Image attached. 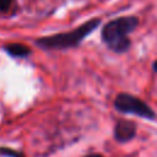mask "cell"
Wrapping results in <instances>:
<instances>
[{
  "mask_svg": "<svg viewBox=\"0 0 157 157\" xmlns=\"http://www.w3.org/2000/svg\"><path fill=\"white\" fill-rule=\"evenodd\" d=\"M139 20L135 16H123L108 22L102 29V40L115 52L124 53L130 48L129 34L136 28Z\"/></svg>",
  "mask_w": 157,
  "mask_h": 157,
  "instance_id": "cell-1",
  "label": "cell"
},
{
  "mask_svg": "<svg viewBox=\"0 0 157 157\" xmlns=\"http://www.w3.org/2000/svg\"><path fill=\"white\" fill-rule=\"evenodd\" d=\"M101 23L99 18H93L91 21L85 22L80 27L65 32V33H59L54 34L50 37H44L37 40V44L42 48L45 49H67V48H74L77 47L90 33H92L98 25Z\"/></svg>",
  "mask_w": 157,
  "mask_h": 157,
  "instance_id": "cell-2",
  "label": "cell"
},
{
  "mask_svg": "<svg viewBox=\"0 0 157 157\" xmlns=\"http://www.w3.org/2000/svg\"><path fill=\"white\" fill-rule=\"evenodd\" d=\"M114 107L124 114H134L144 119L153 120L156 117L155 112L147 103L129 93H119L114 99Z\"/></svg>",
  "mask_w": 157,
  "mask_h": 157,
  "instance_id": "cell-3",
  "label": "cell"
},
{
  "mask_svg": "<svg viewBox=\"0 0 157 157\" xmlns=\"http://www.w3.org/2000/svg\"><path fill=\"white\" fill-rule=\"evenodd\" d=\"M136 135V126L130 120L120 119L117 121L114 128V137L119 142H128Z\"/></svg>",
  "mask_w": 157,
  "mask_h": 157,
  "instance_id": "cell-4",
  "label": "cell"
},
{
  "mask_svg": "<svg viewBox=\"0 0 157 157\" xmlns=\"http://www.w3.org/2000/svg\"><path fill=\"white\" fill-rule=\"evenodd\" d=\"M6 50L9 52L10 55L12 56H26L29 54V49L23 45V44H18V43H12L9 44L6 47Z\"/></svg>",
  "mask_w": 157,
  "mask_h": 157,
  "instance_id": "cell-5",
  "label": "cell"
},
{
  "mask_svg": "<svg viewBox=\"0 0 157 157\" xmlns=\"http://www.w3.org/2000/svg\"><path fill=\"white\" fill-rule=\"evenodd\" d=\"M11 2H12V0H0V11L1 12L7 11L9 7L11 6Z\"/></svg>",
  "mask_w": 157,
  "mask_h": 157,
  "instance_id": "cell-6",
  "label": "cell"
},
{
  "mask_svg": "<svg viewBox=\"0 0 157 157\" xmlns=\"http://www.w3.org/2000/svg\"><path fill=\"white\" fill-rule=\"evenodd\" d=\"M85 157H103L101 155H88V156H85Z\"/></svg>",
  "mask_w": 157,
  "mask_h": 157,
  "instance_id": "cell-7",
  "label": "cell"
},
{
  "mask_svg": "<svg viewBox=\"0 0 157 157\" xmlns=\"http://www.w3.org/2000/svg\"><path fill=\"white\" fill-rule=\"evenodd\" d=\"M153 70H155V71L157 72V60H156V61L153 63Z\"/></svg>",
  "mask_w": 157,
  "mask_h": 157,
  "instance_id": "cell-8",
  "label": "cell"
}]
</instances>
